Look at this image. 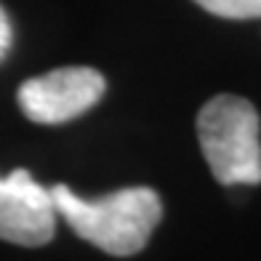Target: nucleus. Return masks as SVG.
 Listing matches in <instances>:
<instances>
[{"instance_id": "5", "label": "nucleus", "mask_w": 261, "mask_h": 261, "mask_svg": "<svg viewBox=\"0 0 261 261\" xmlns=\"http://www.w3.org/2000/svg\"><path fill=\"white\" fill-rule=\"evenodd\" d=\"M195 3L221 19H261V0H195Z\"/></svg>"}, {"instance_id": "4", "label": "nucleus", "mask_w": 261, "mask_h": 261, "mask_svg": "<svg viewBox=\"0 0 261 261\" xmlns=\"http://www.w3.org/2000/svg\"><path fill=\"white\" fill-rule=\"evenodd\" d=\"M56 232V203L27 171L0 179V240L16 245H45Z\"/></svg>"}, {"instance_id": "2", "label": "nucleus", "mask_w": 261, "mask_h": 261, "mask_svg": "<svg viewBox=\"0 0 261 261\" xmlns=\"http://www.w3.org/2000/svg\"><path fill=\"white\" fill-rule=\"evenodd\" d=\"M197 139L219 184H261V120L248 99L213 96L197 115Z\"/></svg>"}, {"instance_id": "6", "label": "nucleus", "mask_w": 261, "mask_h": 261, "mask_svg": "<svg viewBox=\"0 0 261 261\" xmlns=\"http://www.w3.org/2000/svg\"><path fill=\"white\" fill-rule=\"evenodd\" d=\"M11 48V24H8V16L6 11L0 8V59H3Z\"/></svg>"}, {"instance_id": "1", "label": "nucleus", "mask_w": 261, "mask_h": 261, "mask_svg": "<svg viewBox=\"0 0 261 261\" xmlns=\"http://www.w3.org/2000/svg\"><path fill=\"white\" fill-rule=\"evenodd\" d=\"M51 195L59 216H64L83 240L112 256L139 253L163 219L160 195L149 187H128L99 200H86L69 187L56 184Z\"/></svg>"}, {"instance_id": "3", "label": "nucleus", "mask_w": 261, "mask_h": 261, "mask_svg": "<svg viewBox=\"0 0 261 261\" xmlns=\"http://www.w3.org/2000/svg\"><path fill=\"white\" fill-rule=\"evenodd\" d=\"M104 88L107 83L93 67H62L21 83L16 99L27 120L62 125L96 107Z\"/></svg>"}]
</instances>
